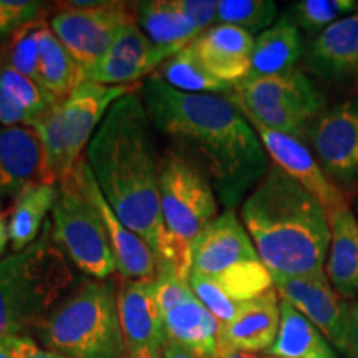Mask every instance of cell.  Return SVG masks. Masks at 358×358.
<instances>
[{
  "label": "cell",
  "mask_w": 358,
  "mask_h": 358,
  "mask_svg": "<svg viewBox=\"0 0 358 358\" xmlns=\"http://www.w3.org/2000/svg\"><path fill=\"white\" fill-rule=\"evenodd\" d=\"M124 358H163V353L155 352H136V353H127Z\"/></svg>",
  "instance_id": "7bdbcfd3"
},
{
  "label": "cell",
  "mask_w": 358,
  "mask_h": 358,
  "mask_svg": "<svg viewBox=\"0 0 358 358\" xmlns=\"http://www.w3.org/2000/svg\"><path fill=\"white\" fill-rule=\"evenodd\" d=\"M266 358H280V357H271V355H267Z\"/></svg>",
  "instance_id": "bcb514c9"
},
{
  "label": "cell",
  "mask_w": 358,
  "mask_h": 358,
  "mask_svg": "<svg viewBox=\"0 0 358 358\" xmlns=\"http://www.w3.org/2000/svg\"><path fill=\"white\" fill-rule=\"evenodd\" d=\"M8 243H10V237H8V211H6L2 203H0V261L3 259Z\"/></svg>",
  "instance_id": "60d3db41"
},
{
  "label": "cell",
  "mask_w": 358,
  "mask_h": 358,
  "mask_svg": "<svg viewBox=\"0 0 358 358\" xmlns=\"http://www.w3.org/2000/svg\"><path fill=\"white\" fill-rule=\"evenodd\" d=\"M43 22V19H38L22 25L0 50V66L19 71L38 85V30Z\"/></svg>",
  "instance_id": "f546056e"
},
{
  "label": "cell",
  "mask_w": 358,
  "mask_h": 358,
  "mask_svg": "<svg viewBox=\"0 0 358 358\" xmlns=\"http://www.w3.org/2000/svg\"><path fill=\"white\" fill-rule=\"evenodd\" d=\"M57 199L58 186L45 182L27 186L13 199L8 209V237L13 252H20L38 239Z\"/></svg>",
  "instance_id": "484cf974"
},
{
  "label": "cell",
  "mask_w": 358,
  "mask_h": 358,
  "mask_svg": "<svg viewBox=\"0 0 358 358\" xmlns=\"http://www.w3.org/2000/svg\"><path fill=\"white\" fill-rule=\"evenodd\" d=\"M118 315L127 353H163V313L156 301L153 279L124 280L118 292Z\"/></svg>",
  "instance_id": "9a60e30c"
},
{
  "label": "cell",
  "mask_w": 358,
  "mask_h": 358,
  "mask_svg": "<svg viewBox=\"0 0 358 358\" xmlns=\"http://www.w3.org/2000/svg\"><path fill=\"white\" fill-rule=\"evenodd\" d=\"M140 96L150 122L211 182L226 209L244 201L267 173L268 155L229 96L178 92L151 73Z\"/></svg>",
  "instance_id": "6da1fadb"
},
{
  "label": "cell",
  "mask_w": 358,
  "mask_h": 358,
  "mask_svg": "<svg viewBox=\"0 0 358 358\" xmlns=\"http://www.w3.org/2000/svg\"><path fill=\"white\" fill-rule=\"evenodd\" d=\"M187 284L196 297L199 299V302L216 317L219 325L229 324L237 315V310L243 302L231 301L211 279L196 274V272H189Z\"/></svg>",
  "instance_id": "836d02e7"
},
{
  "label": "cell",
  "mask_w": 358,
  "mask_h": 358,
  "mask_svg": "<svg viewBox=\"0 0 358 358\" xmlns=\"http://www.w3.org/2000/svg\"><path fill=\"white\" fill-rule=\"evenodd\" d=\"M232 100L244 106L299 108L319 115L327 108V98L301 70L272 77L245 78L234 85Z\"/></svg>",
  "instance_id": "ac0fdd59"
},
{
  "label": "cell",
  "mask_w": 358,
  "mask_h": 358,
  "mask_svg": "<svg viewBox=\"0 0 358 358\" xmlns=\"http://www.w3.org/2000/svg\"><path fill=\"white\" fill-rule=\"evenodd\" d=\"M138 92L113 103L85 158L116 216L153 249L158 264H169L187 279L189 267L169 239L161 216L153 124Z\"/></svg>",
  "instance_id": "7a4b0ae2"
},
{
  "label": "cell",
  "mask_w": 358,
  "mask_h": 358,
  "mask_svg": "<svg viewBox=\"0 0 358 358\" xmlns=\"http://www.w3.org/2000/svg\"><path fill=\"white\" fill-rule=\"evenodd\" d=\"M50 17V29L70 52L80 69L87 71L108 53L123 25L134 20V3L100 2L93 7H69Z\"/></svg>",
  "instance_id": "30bf717a"
},
{
  "label": "cell",
  "mask_w": 358,
  "mask_h": 358,
  "mask_svg": "<svg viewBox=\"0 0 358 358\" xmlns=\"http://www.w3.org/2000/svg\"><path fill=\"white\" fill-rule=\"evenodd\" d=\"M40 87L62 101L83 82V70L62 45L50 25L43 22L38 30Z\"/></svg>",
  "instance_id": "4316f807"
},
{
  "label": "cell",
  "mask_w": 358,
  "mask_h": 358,
  "mask_svg": "<svg viewBox=\"0 0 358 358\" xmlns=\"http://www.w3.org/2000/svg\"><path fill=\"white\" fill-rule=\"evenodd\" d=\"M42 6L32 0H0V43H6L22 25L42 19Z\"/></svg>",
  "instance_id": "e575fe53"
},
{
  "label": "cell",
  "mask_w": 358,
  "mask_h": 358,
  "mask_svg": "<svg viewBox=\"0 0 358 358\" xmlns=\"http://www.w3.org/2000/svg\"><path fill=\"white\" fill-rule=\"evenodd\" d=\"M75 282L69 259L52 239V222L29 248L0 261V342L42 327Z\"/></svg>",
  "instance_id": "277c9868"
},
{
  "label": "cell",
  "mask_w": 358,
  "mask_h": 358,
  "mask_svg": "<svg viewBox=\"0 0 358 358\" xmlns=\"http://www.w3.org/2000/svg\"><path fill=\"white\" fill-rule=\"evenodd\" d=\"M164 334L169 342L189 348L206 358L217 352L219 322L192 292L191 297L163 313Z\"/></svg>",
  "instance_id": "d4e9b609"
},
{
  "label": "cell",
  "mask_w": 358,
  "mask_h": 358,
  "mask_svg": "<svg viewBox=\"0 0 358 358\" xmlns=\"http://www.w3.org/2000/svg\"><path fill=\"white\" fill-rule=\"evenodd\" d=\"M303 53L301 30L289 15H282L254 38L248 78L272 77L297 70L295 65Z\"/></svg>",
  "instance_id": "cb8c5ba5"
},
{
  "label": "cell",
  "mask_w": 358,
  "mask_h": 358,
  "mask_svg": "<svg viewBox=\"0 0 358 358\" xmlns=\"http://www.w3.org/2000/svg\"><path fill=\"white\" fill-rule=\"evenodd\" d=\"M306 141L324 173L342 191L358 189V98H347L313 118Z\"/></svg>",
  "instance_id": "8fae6325"
},
{
  "label": "cell",
  "mask_w": 358,
  "mask_h": 358,
  "mask_svg": "<svg viewBox=\"0 0 358 358\" xmlns=\"http://www.w3.org/2000/svg\"><path fill=\"white\" fill-rule=\"evenodd\" d=\"M355 211H357V217H358V199H357V204H355Z\"/></svg>",
  "instance_id": "f6af8a7d"
},
{
  "label": "cell",
  "mask_w": 358,
  "mask_h": 358,
  "mask_svg": "<svg viewBox=\"0 0 358 358\" xmlns=\"http://www.w3.org/2000/svg\"><path fill=\"white\" fill-rule=\"evenodd\" d=\"M306 62L317 77L330 83H358V13L343 17L313 35Z\"/></svg>",
  "instance_id": "2e32d148"
},
{
  "label": "cell",
  "mask_w": 358,
  "mask_h": 358,
  "mask_svg": "<svg viewBox=\"0 0 358 358\" xmlns=\"http://www.w3.org/2000/svg\"><path fill=\"white\" fill-rule=\"evenodd\" d=\"M249 123L256 129L259 140L272 163L294 181H297L303 189L315 196L325 208L327 216H332L340 209L350 208L345 191L340 189L332 179L327 176L306 143L287 134L272 131L256 122Z\"/></svg>",
  "instance_id": "4fadbf2b"
},
{
  "label": "cell",
  "mask_w": 358,
  "mask_h": 358,
  "mask_svg": "<svg viewBox=\"0 0 358 358\" xmlns=\"http://www.w3.org/2000/svg\"><path fill=\"white\" fill-rule=\"evenodd\" d=\"M191 272L211 279L234 302L250 301L274 287L234 209L219 214L192 243Z\"/></svg>",
  "instance_id": "52a82bcc"
},
{
  "label": "cell",
  "mask_w": 358,
  "mask_h": 358,
  "mask_svg": "<svg viewBox=\"0 0 358 358\" xmlns=\"http://www.w3.org/2000/svg\"><path fill=\"white\" fill-rule=\"evenodd\" d=\"M214 358H259L256 353H249L243 350H236V348H231L224 343L217 342V352Z\"/></svg>",
  "instance_id": "b9f144b4"
},
{
  "label": "cell",
  "mask_w": 358,
  "mask_h": 358,
  "mask_svg": "<svg viewBox=\"0 0 358 358\" xmlns=\"http://www.w3.org/2000/svg\"><path fill=\"white\" fill-rule=\"evenodd\" d=\"M0 88L22 110H25L32 116L35 124L58 103V100H55L50 93L45 92L38 83H35L34 80L19 73V71L8 69V66H0Z\"/></svg>",
  "instance_id": "d6a6232c"
},
{
  "label": "cell",
  "mask_w": 358,
  "mask_h": 358,
  "mask_svg": "<svg viewBox=\"0 0 358 358\" xmlns=\"http://www.w3.org/2000/svg\"><path fill=\"white\" fill-rule=\"evenodd\" d=\"M0 127H35L34 118L0 88Z\"/></svg>",
  "instance_id": "74e56055"
},
{
  "label": "cell",
  "mask_w": 358,
  "mask_h": 358,
  "mask_svg": "<svg viewBox=\"0 0 358 358\" xmlns=\"http://www.w3.org/2000/svg\"><path fill=\"white\" fill-rule=\"evenodd\" d=\"M199 62L213 77L234 85L248 78L254 35L234 25L217 24L191 43Z\"/></svg>",
  "instance_id": "d6986e66"
},
{
  "label": "cell",
  "mask_w": 358,
  "mask_h": 358,
  "mask_svg": "<svg viewBox=\"0 0 358 358\" xmlns=\"http://www.w3.org/2000/svg\"><path fill=\"white\" fill-rule=\"evenodd\" d=\"M330 244L324 272L342 299L358 297V217L350 208L329 216Z\"/></svg>",
  "instance_id": "7402d4cb"
},
{
  "label": "cell",
  "mask_w": 358,
  "mask_h": 358,
  "mask_svg": "<svg viewBox=\"0 0 358 358\" xmlns=\"http://www.w3.org/2000/svg\"><path fill=\"white\" fill-rule=\"evenodd\" d=\"M42 169L43 148L37 129L0 127V203L40 182Z\"/></svg>",
  "instance_id": "ffe728a7"
},
{
  "label": "cell",
  "mask_w": 358,
  "mask_h": 358,
  "mask_svg": "<svg viewBox=\"0 0 358 358\" xmlns=\"http://www.w3.org/2000/svg\"><path fill=\"white\" fill-rule=\"evenodd\" d=\"M280 327V301L277 290L241 303L237 315L219 329V343L249 353L268 352Z\"/></svg>",
  "instance_id": "44dd1931"
},
{
  "label": "cell",
  "mask_w": 358,
  "mask_h": 358,
  "mask_svg": "<svg viewBox=\"0 0 358 358\" xmlns=\"http://www.w3.org/2000/svg\"><path fill=\"white\" fill-rule=\"evenodd\" d=\"M353 13H358V0H301L292 3L289 17L299 30L317 35Z\"/></svg>",
  "instance_id": "1f68e13d"
},
{
  "label": "cell",
  "mask_w": 358,
  "mask_h": 358,
  "mask_svg": "<svg viewBox=\"0 0 358 358\" xmlns=\"http://www.w3.org/2000/svg\"><path fill=\"white\" fill-rule=\"evenodd\" d=\"M134 22L164 60L187 47L201 32L174 7L173 0H146L133 7Z\"/></svg>",
  "instance_id": "603a6c76"
},
{
  "label": "cell",
  "mask_w": 358,
  "mask_h": 358,
  "mask_svg": "<svg viewBox=\"0 0 358 358\" xmlns=\"http://www.w3.org/2000/svg\"><path fill=\"white\" fill-rule=\"evenodd\" d=\"M3 345L7 347V350L10 352L12 358H66L60 353L45 350V348L38 347L29 335L24 337H12L3 340Z\"/></svg>",
  "instance_id": "8d00e7d4"
},
{
  "label": "cell",
  "mask_w": 358,
  "mask_h": 358,
  "mask_svg": "<svg viewBox=\"0 0 358 358\" xmlns=\"http://www.w3.org/2000/svg\"><path fill=\"white\" fill-rule=\"evenodd\" d=\"M168 87L192 95H231L234 87L213 77L199 62L191 45L174 53L155 71Z\"/></svg>",
  "instance_id": "f1b7e54d"
},
{
  "label": "cell",
  "mask_w": 358,
  "mask_h": 358,
  "mask_svg": "<svg viewBox=\"0 0 358 358\" xmlns=\"http://www.w3.org/2000/svg\"><path fill=\"white\" fill-rule=\"evenodd\" d=\"M83 186L90 199L96 206L103 224H105L118 274L124 280L153 279L156 275V267H158L153 249L140 236L128 229L122 222V219L116 216L111 206L106 203L105 196H103L100 186L96 185V179L88 166L87 158L83 159Z\"/></svg>",
  "instance_id": "e0dca14e"
},
{
  "label": "cell",
  "mask_w": 358,
  "mask_h": 358,
  "mask_svg": "<svg viewBox=\"0 0 358 358\" xmlns=\"http://www.w3.org/2000/svg\"><path fill=\"white\" fill-rule=\"evenodd\" d=\"M347 358H358V302L352 307L350 315V335H348Z\"/></svg>",
  "instance_id": "f35d334b"
},
{
  "label": "cell",
  "mask_w": 358,
  "mask_h": 358,
  "mask_svg": "<svg viewBox=\"0 0 358 358\" xmlns=\"http://www.w3.org/2000/svg\"><path fill=\"white\" fill-rule=\"evenodd\" d=\"M159 204L174 248L191 266V245L216 219L217 196L206 174L176 150L159 159Z\"/></svg>",
  "instance_id": "9c48e42d"
},
{
  "label": "cell",
  "mask_w": 358,
  "mask_h": 358,
  "mask_svg": "<svg viewBox=\"0 0 358 358\" xmlns=\"http://www.w3.org/2000/svg\"><path fill=\"white\" fill-rule=\"evenodd\" d=\"M241 221L271 274L324 272L330 244L325 208L274 163L244 198Z\"/></svg>",
  "instance_id": "3957f363"
},
{
  "label": "cell",
  "mask_w": 358,
  "mask_h": 358,
  "mask_svg": "<svg viewBox=\"0 0 358 358\" xmlns=\"http://www.w3.org/2000/svg\"><path fill=\"white\" fill-rule=\"evenodd\" d=\"M48 350L66 358H124L118 294L103 280L85 282L40 327Z\"/></svg>",
  "instance_id": "5b68a950"
},
{
  "label": "cell",
  "mask_w": 358,
  "mask_h": 358,
  "mask_svg": "<svg viewBox=\"0 0 358 358\" xmlns=\"http://www.w3.org/2000/svg\"><path fill=\"white\" fill-rule=\"evenodd\" d=\"M83 159L58 185L52 211V239L83 274L105 280L116 271L105 224L83 186Z\"/></svg>",
  "instance_id": "ba28073f"
},
{
  "label": "cell",
  "mask_w": 358,
  "mask_h": 358,
  "mask_svg": "<svg viewBox=\"0 0 358 358\" xmlns=\"http://www.w3.org/2000/svg\"><path fill=\"white\" fill-rule=\"evenodd\" d=\"M166 62L153 43L131 20L122 27L113 45L105 57L83 71V78L108 87L138 85L141 78Z\"/></svg>",
  "instance_id": "5bb4252c"
},
{
  "label": "cell",
  "mask_w": 358,
  "mask_h": 358,
  "mask_svg": "<svg viewBox=\"0 0 358 358\" xmlns=\"http://www.w3.org/2000/svg\"><path fill=\"white\" fill-rule=\"evenodd\" d=\"M268 355L280 358H338L315 325L280 299V327Z\"/></svg>",
  "instance_id": "83f0119b"
},
{
  "label": "cell",
  "mask_w": 358,
  "mask_h": 358,
  "mask_svg": "<svg viewBox=\"0 0 358 358\" xmlns=\"http://www.w3.org/2000/svg\"><path fill=\"white\" fill-rule=\"evenodd\" d=\"M0 358H12V355H10V352L7 350V347L3 345L2 342H0Z\"/></svg>",
  "instance_id": "ee69618b"
},
{
  "label": "cell",
  "mask_w": 358,
  "mask_h": 358,
  "mask_svg": "<svg viewBox=\"0 0 358 358\" xmlns=\"http://www.w3.org/2000/svg\"><path fill=\"white\" fill-rule=\"evenodd\" d=\"M282 301L320 330L322 335L342 353H347L352 308L332 287L325 272L308 275L271 274Z\"/></svg>",
  "instance_id": "7c38bea8"
},
{
  "label": "cell",
  "mask_w": 358,
  "mask_h": 358,
  "mask_svg": "<svg viewBox=\"0 0 358 358\" xmlns=\"http://www.w3.org/2000/svg\"><path fill=\"white\" fill-rule=\"evenodd\" d=\"M140 90V85L108 87L83 80L65 100L35 124L42 140L43 169L40 182L60 185L73 171L115 101Z\"/></svg>",
  "instance_id": "8992f818"
},
{
  "label": "cell",
  "mask_w": 358,
  "mask_h": 358,
  "mask_svg": "<svg viewBox=\"0 0 358 358\" xmlns=\"http://www.w3.org/2000/svg\"><path fill=\"white\" fill-rule=\"evenodd\" d=\"M216 22L262 34L277 22V6L272 0H219Z\"/></svg>",
  "instance_id": "4dcf8cb0"
},
{
  "label": "cell",
  "mask_w": 358,
  "mask_h": 358,
  "mask_svg": "<svg viewBox=\"0 0 358 358\" xmlns=\"http://www.w3.org/2000/svg\"><path fill=\"white\" fill-rule=\"evenodd\" d=\"M163 358H206V357L198 355V353L191 352L189 348L178 345V343L166 340L163 347Z\"/></svg>",
  "instance_id": "ab89813d"
},
{
  "label": "cell",
  "mask_w": 358,
  "mask_h": 358,
  "mask_svg": "<svg viewBox=\"0 0 358 358\" xmlns=\"http://www.w3.org/2000/svg\"><path fill=\"white\" fill-rule=\"evenodd\" d=\"M173 3L186 17V20L191 22L201 34L211 29V25L216 22V0H173Z\"/></svg>",
  "instance_id": "d590c367"
}]
</instances>
